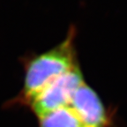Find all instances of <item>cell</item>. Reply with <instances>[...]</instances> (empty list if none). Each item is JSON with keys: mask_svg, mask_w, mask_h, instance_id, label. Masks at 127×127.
Masks as SVG:
<instances>
[{"mask_svg": "<svg viewBox=\"0 0 127 127\" xmlns=\"http://www.w3.org/2000/svg\"><path fill=\"white\" fill-rule=\"evenodd\" d=\"M75 36V28H70L66 37L60 43L26 60L22 88L7 103L8 107H25L28 101L43 87L79 65Z\"/></svg>", "mask_w": 127, "mask_h": 127, "instance_id": "6da1fadb", "label": "cell"}, {"mask_svg": "<svg viewBox=\"0 0 127 127\" xmlns=\"http://www.w3.org/2000/svg\"><path fill=\"white\" fill-rule=\"evenodd\" d=\"M86 81L80 66L56 79L28 101V108L36 118L67 106L78 87Z\"/></svg>", "mask_w": 127, "mask_h": 127, "instance_id": "7a4b0ae2", "label": "cell"}, {"mask_svg": "<svg viewBox=\"0 0 127 127\" xmlns=\"http://www.w3.org/2000/svg\"><path fill=\"white\" fill-rule=\"evenodd\" d=\"M68 106L84 127H117L115 109L107 107L87 81L78 87Z\"/></svg>", "mask_w": 127, "mask_h": 127, "instance_id": "3957f363", "label": "cell"}, {"mask_svg": "<svg viewBox=\"0 0 127 127\" xmlns=\"http://www.w3.org/2000/svg\"><path fill=\"white\" fill-rule=\"evenodd\" d=\"M37 120L38 127H84L68 105L46 114Z\"/></svg>", "mask_w": 127, "mask_h": 127, "instance_id": "277c9868", "label": "cell"}]
</instances>
